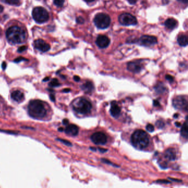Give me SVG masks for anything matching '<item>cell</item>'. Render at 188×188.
<instances>
[{"mask_svg": "<svg viewBox=\"0 0 188 188\" xmlns=\"http://www.w3.org/2000/svg\"><path fill=\"white\" fill-rule=\"evenodd\" d=\"M6 37L11 43H21L26 38V33L24 30L18 26L10 27L6 31Z\"/></svg>", "mask_w": 188, "mask_h": 188, "instance_id": "obj_1", "label": "cell"}, {"mask_svg": "<svg viewBox=\"0 0 188 188\" xmlns=\"http://www.w3.org/2000/svg\"><path fill=\"white\" fill-rule=\"evenodd\" d=\"M131 141L132 145L140 150L146 149L149 144V136L143 130H136L131 136Z\"/></svg>", "mask_w": 188, "mask_h": 188, "instance_id": "obj_2", "label": "cell"}, {"mask_svg": "<svg viewBox=\"0 0 188 188\" xmlns=\"http://www.w3.org/2000/svg\"><path fill=\"white\" fill-rule=\"evenodd\" d=\"M28 109L30 117L35 119H41L46 115L44 103L38 100L31 101L29 103Z\"/></svg>", "mask_w": 188, "mask_h": 188, "instance_id": "obj_3", "label": "cell"}, {"mask_svg": "<svg viewBox=\"0 0 188 188\" xmlns=\"http://www.w3.org/2000/svg\"><path fill=\"white\" fill-rule=\"evenodd\" d=\"M73 109L76 112L81 115L90 113L92 109V104L88 100L84 98H77L72 102Z\"/></svg>", "mask_w": 188, "mask_h": 188, "instance_id": "obj_4", "label": "cell"}, {"mask_svg": "<svg viewBox=\"0 0 188 188\" xmlns=\"http://www.w3.org/2000/svg\"><path fill=\"white\" fill-rule=\"evenodd\" d=\"M33 18L38 23H43L48 21L49 15L45 8L41 7L34 8L32 12Z\"/></svg>", "mask_w": 188, "mask_h": 188, "instance_id": "obj_5", "label": "cell"}, {"mask_svg": "<svg viewBox=\"0 0 188 188\" xmlns=\"http://www.w3.org/2000/svg\"><path fill=\"white\" fill-rule=\"evenodd\" d=\"M111 19L110 17L106 14L100 13L94 17V23L95 25L100 29H106L110 25Z\"/></svg>", "mask_w": 188, "mask_h": 188, "instance_id": "obj_6", "label": "cell"}, {"mask_svg": "<svg viewBox=\"0 0 188 188\" xmlns=\"http://www.w3.org/2000/svg\"><path fill=\"white\" fill-rule=\"evenodd\" d=\"M119 22L124 26L135 25L137 23V19L135 16L128 13H124L119 17Z\"/></svg>", "mask_w": 188, "mask_h": 188, "instance_id": "obj_7", "label": "cell"}, {"mask_svg": "<svg viewBox=\"0 0 188 188\" xmlns=\"http://www.w3.org/2000/svg\"><path fill=\"white\" fill-rule=\"evenodd\" d=\"M173 105L175 109L188 111V101L184 96H178L174 98Z\"/></svg>", "mask_w": 188, "mask_h": 188, "instance_id": "obj_8", "label": "cell"}, {"mask_svg": "<svg viewBox=\"0 0 188 188\" xmlns=\"http://www.w3.org/2000/svg\"><path fill=\"white\" fill-rule=\"evenodd\" d=\"M91 140L96 145H104L107 142V137L102 132H96L90 137Z\"/></svg>", "mask_w": 188, "mask_h": 188, "instance_id": "obj_9", "label": "cell"}, {"mask_svg": "<svg viewBox=\"0 0 188 188\" xmlns=\"http://www.w3.org/2000/svg\"><path fill=\"white\" fill-rule=\"evenodd\" d=\"M157 43V39L155 36L143 35L139 39V43L145 46H151Z\"/></svg>", "mask_w": 188, "mask_h": 188, "instance_id": "obj_10", "label": "cell"}, {"mask_svg": "<svg viewBox=\"0 0 188 188\" xmlns=\"http://www.w3.org/2000/svg\"><path fill=\"white\" fill-rule=\"evenodd\" d=\"M35 47L42 52H46L50 49V46L49 44L46 43L42 39H38L34 41Z\"/></svg>", "mask_w": 188, "mask_h": 188, "instance_id": "obj_11", "label": "cell"}, {"mask_svg": "<svg viewBox=\"0 0 188 188\" xmlns=\"http://www.w3.org/2000/svg\"><path fill=\"white\" fill-rule=\"evenodd\" d=\"M96 43L99 47L104 49L107 47L110 44V39L105 35H99L97 38Z\"/></svg>", "mask_w": 188, "mask_h": 188, "instance_id": "obj_12", "label": "cell"}, {"mask_svg": "<svg viewBox=\"0 0 188 188\" xmlns=\"http://www.w3.org/2000/svg\"><path fill=\"white\" fill-rule=\"evenodd\" d=\"M128 69L131 72L137 73H139L142 69V65L140 62H131L128 64Z\"/></svg>", "mask_w": 188, "mask_h": 188, "instance_id": "obj_13", "label": "cell"}, {"mask_svg": "<svg viewBox=\"0 0 188 188\" xmlns=\"http://www.w3.org/2000/svg\"><path fill=\"white\" fill-rule=\"evenodd\" d=\"M65 131L66 134L71 136H76L78 133V128L75 124L68 125Z\"/></svg>", "mask_w": 188, "mask_h": 188, "instance_id": "obj_14", "label": "cell"}, {"mask_svg": "<svg viewBox=\"0 0 188 188\" xmlns=\"http://www.w3.org/2000/svg\"><path fill=\"white\" fill-rule=\"evenodd\" d=\"M110 112L111 115L113 116V117H115V118L118 117L120 115V108L115 102H112Z\"/></svg>", "mask_w": 188, "mask_h": 188, "instance_id": "obj_15", "label": "cell"}, {"mask_svg": "<svg viewBox=\"0 0 188 188\" xmlns=\"http://www.w3.org/2000/svg\"><path fill=\"white\" fill-rule=\"evenodd\" d=\"M11 97L17 102H21L24 100V94L19 90L14 91L11 94Z\"/></svg>", "mask_w": 188, "mask_h": 188, "instance_id": "obj_16", "label": "cell"}, {"mask_svg": "<svg viewBox=\"0 0 188 188\" xmlns=\"http://www.w3.org/2000/svg\"><path fill=\"white\" fill-rule=\"evenodd\" d=\"M165 157L168 161H174L176 159V152L174 149H168L165 153Z\"/></svg>", "mask_w": 188, "mask_h": 188, "instance_id": "obj_17", "label": "cell"}, {"mask_svg": "<svg viewBox=\"0 0 188 188\" xmlns=\"http://www.w3.org/2000/svg\"><path fill=\"white\" fill-rule=\"evenodd\" d=\"M81 89L86 93H90L93 91L94 87L92 82L87 81L84 84L82 85Z\"/></svg>", "mask_w": 188, "mask_h": 188, "instance_id": "obj_18", "label": "cell"}, {"mask_svg": "<svg viewBox=\"0 0 188 188\" xmlns=\"http://www.w3.org/2000/svg\"><path fill=\"white\" fill-rule=\"evenodd\" d=\"M178 22L177 21L173 19V18H169L167 19L165 23V25L167 28L169 29H173L176 27L177 25Z\"/></svg>", "mask_w": 188, "mask_h": 188, "instance_id": "obj_19", "label": "cell"}, {"mask_svg": "<svg viewBox=\"0 0 188 188\" xmlns=\"http://www.w3.org/2000/svg\"><path fill=\"white\" fill-rule=\"evenodd\" d=\"M177 41L181 46L185 47L188 45V37L186 35H182L178 37Z\"/></svg>", "mask_w": 188, "mask_h": 188, "instance_id": "obj_20", "label": "cell"}, {"mask_svg": "<svg viewBox=\"0 0 188 188\" xmlns=\"http://www.w3.org/2000/svg\"><path fill=\"white\" fill-rule=\"evenodd\" d=\"M181 135L183 137H184L185 139H188V127L187 121L185 122V123H184V124L183 125L181 129Z\"/></svg>", "mask_w": 188, "mask_h": 188, "instance_id": "obj_21", "label": "cell"}, {"mask_svg": "<svg viewBox=\"0 0 188 188\" xmlns=\"http://www.w3.org/2000/svg\"><path fill=\"white\" fill-rule=\"evenodd\" d=\"M155 89L156 93L158 94H162L165 92L166 90V87H165V85L162 83H159L158 84H157Z\"/></svg>", "mask_w": 188, "mask_h": 188, "instance_id": "obj_22", "label": "cell"}, {"mask_svg": "<svg viewBox=\"0 0 188 188\" xmlns=\"http://www.w3.org/2000/svg\"><path fill=\"white\" fill-rule=\"evenodd\" d=\"M49 85L52 87H57L60 85V84L59 83L58 80L56 78H54L52 80V81L49 83Z\"/></svg>", "mask_w": 188, "mask_h": 188, "instance_id": "obj_23", "label": "cell"}, {"mask_svg": "<svg viewBox=\"0 0 188 188\" xmlns=\"http://www.w3.org/2000/svg\"><path fill=\"white\" fill-rule=\"evenodd\" d=\"M65 1L64 0H54V3L55 6L58 7H61L64 5Z\"/></svg>", "mask_w": 188, "mask_h": 188, "instance_id": "obj_24", "label": "cell"}, {"mask_svg": "<svg viewBox=\"0 0 188 188\" xmlns=\"http://www.w3.org/2000/svg\"><path fill=\"white\" fill-rule=\"evenodd\" d=\"M5 2L9 5H17L19 4L20 0H5Z\"/></svg>", "mask_w": 188, "mask_h": 188, "instance_id": "obj_25", "label": "cell"}, {"mask_svg": "<svg viewBox=\"0 0 188 188\" xmlns=\"http://www.w3.org/2000/svg\"><path fill=\"white\" fill-rule=\"evenodd\" d=\"M156 125L159 129H162L165 127V123L162 121H158L156 123Z\"/></svg>", "mask_w": 188, "mask_h": 188, "instance_id": "obj_26", "label": "cell"}, {"mask_svg": "<svg viewBox=\"0 0 188 188\" xmlns=\"http://www.w3.org/2000/svg\"><path fill=\"white\" fill-rule=\"evenodd\" d=\"M57 140H59V141H60L61 143H62L63 144H64L65 145H67L68 146H72V144L70 141H68V140L61 139H58Z\"/></svg>", "mask_w": 188, "mask_h": 188, "instance_id": "obj_27", "label": "cell"}, {"mask_svg": "<svg viewBox=\"0 0 188 188\" xmlns=\"http://www.w3.org/2000/svg\"><path fill=\"white\" fill-rule=\"evenodd\" d=\"M146 130H147L149 132H153L155 129L154 126L151 124H148L146 127Z\"/></svg>", "mask_w": 188, "mask_h": 188, "instance_id": "obj_28", "label": "cell"}, {"mask_svg": "<svg viewBox=\"0 0 188 188\" xmlns=\"http://www.w3.org/2000/svg\"><path fill=\"white\" fill-rule=\"evenodd\" d=\"M27 61L28 59H26V58H24V57H18V58H16L15 60L14 61V62H15V63H19V62H21V61Z\"/></svg>", "mask_w": 188, "mask_h": 188, "instance_id": "obj_29", "label": "cell"}, {"mask_svg": "<svg viewBox=\"0 0 188 188\" xmlns=\"http://www.w3.org/2000/svg\"><path fill=\"white\" fill-rule=\"evenodd\" d=\"M76 22L78 24H83L84 22V19L82 17H79L76 18Z\"/></svg>", "mask_w": 188, "mask_h": 188, "instance_id": "obj_30", "label": "cell"}, {"mask_svg": "<svg viewBox=\"0 0 188 188\" xmlns=\"http://www.w3.org/2000/svg\"><path fill=\"white\" fill-rule=\"evenodd\" d=\"M166 79L168 80L169 82H173V80H174V78H173V77L171 75H166Z\"/></svg>", "mask_w": 188, "mask_h": 188, "instance_id": "obj_31", "label": "cell"}, {"mask_svg": "<svg viewBox=\"0 0 188 188\" xmlns=\"http://www.w3.org/2000/svg\"><path fill=\"white\" fill-rule=\"evenodd\" d=\"M26 49H27V47H26L25 46H23L20 47L18 49V52L21 53V52H23V51H24L25 50H26Z\"/></svg>", "mask_w": 188, "mask_h": 188, "instance_id": "obj_32", "label": "cell"}, {"mask_svg": "<svg viewBox=\"0 0 188 188\" xmlns=\"http://www.w3.org/2000/svg\"><path fill=\"white\" fill-rule=\"evenodd\" d=\"M50 98L52 101H55V97L54 94H52L50 95Z\"/></svg>", "mask_w": 188, "mask_h": 188, "instance_id": "obj_33", "label": "cell"}, {"mask_svg": "<svg viewBox=\"0 0 188 188\" xmlns=\"http://www.w3.org/2000/svg\"><path fill=\"white\" fill-rule=\"evenodd\" d=\"M153 103V105L155 106H159V102L157 100H154Z\"/></svg>", "mask_w": 188, "mask_h": 188, "instance_id": "obj_34", "label": "cell"}, {"mask_svg": "<svg viewBox=\"0 0 188 188\" xmlns=\"http://www.w3.org/2000/svg\"><path fill=\"white\" fill-rule=\"evenodd\" d=\"M128 2H129L130 4H131V5H134L137 2V0H128Z\"/></svg>", "mask_w": 188, "mask_h": 188, "instance_id": "obj_35", "label": "cell"}, {"mask_svg": "<svg viewBox=\"0 0 188 188\" xmlns=\"http://www.w3.org/2000/svg\"><path fill=\"white\" fill-rule=\"evenodd\" d=\"M68 123H69V122H68V119H64L62 121V123H63L64 125H68Z\"/></svg>", "mask_w": 188, "mask_h": 188, "instance_id": "obj_36", "label": "cell"}, {"mask_svg": "<svg viewBox=\"0 0 188 188\" xmlns=\"http://www.w3.org/2000/svg\"><path fill=\"white\" fill-rule=\"evenodd\" d=\"M6 67H7V64L6 62H3V63L2 64V68L3 70H5L6 68Z\"/></svg>", "mask_w": 188, "mask_h": 188, "instance_id": "obj_37", "label": "cell"}, {"mask_svg": "<svg viewBox=\"0 0 188 188\" xmlns=\"http://www.w3.org/2000/svg\"><path fill=\"white\" fill-rule=\"evenodd\" d=\"M74 79L76 81H79L80 80V78L78 77V76H77V75H75L74 77Z\"/></svg>", "mask_w": 188, "mask_h": 188, "instance_id": "obj_38", "label": "cell"}, {"mask_svg": "<svg viewBox=\"0 0 188 188\" xmlns=\"http://www.w3.org/2000/svg\"><path fill=\"white\" fill-rule=\"evenodd\" d=\"M98 150H99V151H100L101 152H105L107 151V150H106V149H100V148H99Z\"/></svg>", "mask_w": 188, "mask_h": 188, "instance_id": "obj_39", "label": "cell"}, {"mask_svg": "<svg viewBox=\"0 0 188 188\" xmlns=\"http://www.w3.org/2000/svg\"><path fill=\"white\" fill-rule=\"evenodd\" d=\"M70 91H71V90L70 89H65L63 90L64 93H69Z\"/></svg>", "mask_w": 188, "mask_h": 188, "instance_id": "obj_40", "label": "cell"}, {"mask_svg": "<svg viewBox=\"0 0 188 188\" xmlns=\"http://www.w3.org/2000/svg\"><path fill=\"white\" fill-rule=\"evenodd\" d=\"M178 1L182 2V3H187L188 0H178Z\"/></svg>", "mask_w": 188, "mask_h": 188, "instance_id": "obj_41", "label": "cell"}, {"mask_svg": "<svg viewBox=\"0 0 188 188\" xmlns=\"http://www.w3.org/2000/svg\"><path fill=\"white\" fill-rule=\"evenodd\" d=\"M3 9H4V8H3V7L2 5H0V13L2 12L3 11Z\"/></svg>", "mask_w": 188, "mask_h": 188, "instance_id": "obj_42", "label": "cell"}, {"mask_svg": "<svg viewBox=\"0 0 188 188\" xmlns=\"http://www.w3.org/2000/svg\"><path fill=\"white\" fill-rule=\"evenodd\" d=\"M175 125H176L177 127H180L181 126V123H179V122H176V123H175Z\"/></svg>", "mask_w": 188, "mask_h": 188, "instance_id": "obj_43", "label": "cell"}, {"mask_svg": "<svg viewBox=\"0 0 188 188\" xmlns=\"http://www.w3.org/2000/svg\"><path fill=\"white\" fill-rule=\"evenodd\" d=\"M49 79H50L49 77H46V78H44V79H43V81H48Z\"/></svg>", "mask_w": 188, "mask_h": 188, "instance_id": "obj_44", "label": "cell"}, {"mask_svg": "<svg viewBox=\"0 0 188 188\" xmlns=\"http://www.w3.org/2000/svg\"><path fill=\"white\" fill-rule=\"evenodd\" d=\"M58 130H59V131H62L64 130V129H63V128H62V127H60V128H59L58 129Z\"/></svg>", "mask_w": 188, "mask_h": 188, "instance_id": "obj_45", "label": "cell"}, {"mask_svg": "<svg viewBox=\"0 0 188 188\" xmlns=\"http://www.w3.org/2000/svg\"><path fill=\"white\" fill-rule=\"evenodd\" d=\"M84 1H86V2H92V1H93L94 0H84Z\"/></svg>", "mask_w": 188, "mask_h": 188, "instance_id": "obj_46", "label": "cell"}, {"mask_svg": "<svg viewBox=\"0 0 188 188\" xmlns=\"http://www.w3.org/2000/svg\"><path fill=\"white\" fill-rule=\"evenodd\" d=\"M178 116V114H175V115H174V118H177Z\"/></svg>", "mask_w": 188, "mask_h": 188, "instance_id": "obj_47", "label": "cell"}]
</instances>
